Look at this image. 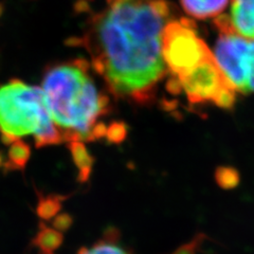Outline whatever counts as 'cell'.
<instances>
[{"label": "cell", "mask_w": 254, "mask_h": 254, "mask_svg": "<svg viewBox=\"0 0 254 254\" xmlns=\"http://www.w3.org/2000/svg\"><path fill=\"white\" fill-rule=\"evenodd\" d=\"M87 249V248H86ZM88 254H129L121 246L116 244L110 237L95 244L91 249H87Z\"/></svg>", "instance_id": "obj_13"}, {"label": "cell", "mask_w": 254, "mask_h": 254, "mask_svg": "<svg viewBox=\"0 0 254 254\" xmlns=\"http://www.w3.org/2000/svg\"><path fill=\"white\" fill-rule=\"evenodd\" d=\"M0 11H1V10H0Z\"/></svg>", "instance_id": "obj_20"}, {"label": "cell", "mask_w": 254, "mask_h": 254, "mask_svg": "<svg viewBox=\"0 0 254 254\" xmlns=\"http://www.w3.org/2000/svg\"><path fill=\"white\" fill-rule=\"evenodd\" d=\"M89 68L88 62L77 59L45 71L46 103L64 142H91L93 126L99 118L109 113V98L99 92Z\"/></svg>", "instance_id": "obj_2"}, {"label": "cell", "mask_w": 254, "mask_h": 254, "mask_svg": "<svg viewBox=\"0 0 254 254\" xmlns=\"http://www.w3.org/2000/svg\"><path fill=\"white\" fill-rule=\"evenodd\" d=\"M31 156V147L26 142L18 139L10 144L7 152V161L4 164L5 170H25Z\"/></svg>", "instance_id": "obj_10"}, {"label": "cell", "mask_w": 254, "mask_h": 254, "mask_svg": "<svg viewBox=\"0 0 254 254\" xmlns=\"http://www.w3.org/2000/svg\"><path fill=\"white\" fill-rule=\"evenodd\" d=\"M214 25L218 37L212 52L221 72L236 93H254V39L234 32L225 15L216 17Z\"/></svg>", "instance_id": "obj_4"}, {"label": "cell", "mask_w": 254, "mask_h": 254, "mask_svg": "<svg viewBox=\"0 0 254 254\" xmlns=\"http://www.w3.org/2000/svg\"><path fill=\"white\" fill-rule=\"evenodd\" d=\"M0 133L4 144L32 134L37 148L64 142L42 88L12 79L0 87Z\"/></svg>", "instance_id": "obj_3"}, {"label": "cell", "mask_w": 254, "mask_h": 254, "mask_svg": "<svg viewBox=\"0 0 254 254\" xmlns=\"http://www.w3.org/2000/svg\"><path fill=\"white\" fill-rule=\"evenodd\" d=\"M106 130H107L106 125L102 122H98L93 126V128L91 130V141H95L105 137Z\"/></svg>", "instance_id": "obj_17"}, {"label": "cell", "mask_w": 254, "mask_h": 254, "mask_svg": "<svg viewBox=\"0 0 254 254\" xmlns=\"http://www.w3.org/2000/svg\"><path fill=\"white\" fill-rule=\"evenodd\" d=\"M65 199H67V197L62 195H41L36 208L37 215L44 220H50L58 215L62 209V203Z\"/></svg>", "instance_id": "obj_12"}, {"label": "cell", "mask_w": 254, "mask_h": 254, "mask_svg": "<svg viewBox=\"0 0 254 254\" xmlns=\"http://www.w3.org/2000/svg\"><path fill=\"white\" fill-rule=\"evenodd\" d=\"M68 148L77 169V181L85 184L89 180L94 163L93 157L89 154L85 143L79 140L69 141Z\"/></svg>", "instance_id": "obj_9"}, {"label": "cell", "mask_w": 254, "mask_h": 254, "mask_svg": "<svg viewBox=\"0 0 254 254\" xmlns=\"http://www.w3.org/2000/svg\"><path fill=\"white\" fill-rule=\"evenodd\" d=\"M105 137L113 144H120L127 137V125L121 121L113 122L107 127Z\"/></svg>", "instance_id": "obj_14"}, {"label": "cell", "mask_w": 254, "mask_h": 254, "mask_svg": "<svg viewBox=\"0 0 254 254\" xmlns=\"http://www.w3.org/2000/svg\"><path fill=\"white\" fill-rule=\"evenodd\" d=\"M173 77V76H172ZM193 104H213L221 108L232 107L236 91L221 72L214 55L180 77H174Z\"/></svg>", "instance_id": "obj_6"}, {"label": "cell", "mask_w": 254, "mask_h": 254, "mask_svg": "<svg viewBox=\"0 0 254 254\" xmlns=\"http://www.w3.org/2000/svg\"><path fill=\"white\" fill-rule=\"evenodd\" d=\"M204 238H205V236L202 234L197 235L192 242H190L187 245L181 246L179 249H177L172 254H196L198 249H199V247H200V245L204 241Z\"/></svg>", "instance_id": "obj_15"}, {"label": "cell", "mask_w": 254, "mask_h": 254, "mask_svg": "<svg viewBox=\"0 0 254 254\" xmlns=\"http://www.w3.org/2000/svg\"><path fill=\"white\" fill-rule=\"evenodd\" d=\"M173 19L168 0H106L89 18L84 35L69 44L88 51L93 70L111 93L143 105L154 100L168 72L162 34Z\"/></svg>", "instance_id": "obj_1"}, {"label": "cell", "mask_w": 254, "mask_h": 254, "mask_svg": "<svg viewBox=\"0 0 254 254\" xmlns=\"http://www.w3.org/2000/svg\"><path fill=\"white\" fill-rule=\"evenodd\" d=\"M77 254H87V249H86V248L81 249V250H79V252H78Z\"/></svg>", "instance_id": "obj_18"}, {"label": "cell", "mask_w": 254, "mask_h": 254, "mask_svg": "<svg viewBox=\"0 0 254 254\" xmlns=\"http://www.w3.org/2000/svg\"><path fill=\"white\" fill-rule=\"evenodd\" d=\"M63 242V234L57 229L41 225V230L34 238V245L41 249L43 254H53Z\"/></svg>", "instance_id": "obj_11"}, {"label": "cell", "mask_w": 254, "mask_h": 254, "mask_svg": "<svg viewBox=\"0 0 254 254\" xmlns=\"http://www.w3.org/2000/svg\"><path fill=\"white\" fill-rule=\"evenodd\" d=\"M213 52L198 34L190 18L173 19L162 34V58L173 77H180L197 67Z\"/></svg>", "instance_id": "obj_5"}, {"label": "cell", "mask_w": 254, "mask_h": 254, "mask_svg": "<svg viewBox=\"0 0 254 254\" xmlns=\"http://www.w3.org/2000/svg\"><path fill=\"white\" fill-rule=\"evenodd\" d=\"M72 221L73 219L71 217V215H69L67 213H62L53 220V227L60 232L66 231V230H68L70 226L72 225Z\"/></svg>", "instance_id": "obj_16"}, {"label": "cell", "mask_w": 254, "mask_h": 254, "mask_svg": "<svg viewBox=\"0 0 254 254\" xmlns=\"http://www.w3.org/2000/svg\"><path fill=\"white\" fill-rule=\"evenodd\" d=\"M1 161H2L1 160V155H0V165H1Z\"/></svg>", "instance_id": "obj_19"}, {"label": "cell", "mask_w": 254, "mask_h": 254, "mask_svg": "<svg viewBox=\"0 0 254 254\" xmlns=\"http://www.w3.org/2000/svg\"><path fill=\"white\" fill-rule=\"evenodd\" d=\"M231 0H180L184 11L196 19L216 18L224 12Z\"/></svg>", "instance_id": "obj_8"}, {"label": "cell", "mask_w": 254, "mask_h": 254, "mask_svg": "<svg viewBox=\"0 0 254 254\" xmlns=\"http://www.w3.org/2000/svg\"><path fill=\"white\" fill-rule=\"evenodd\" d=\"M228 25L242 36L254 39V0H231Z\"/></svg>", "instance_id": "obj_7"}]
</instances>
